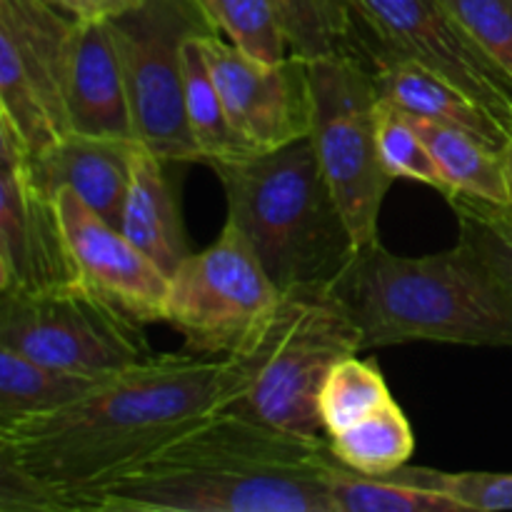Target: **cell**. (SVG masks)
Masks as SVG:
<instances>
[{
    "label": "cell",
    "instance_id": "1",
    "mask_svg": "<svg viewBox=\"0 0 512 512\" xmlns=\"http://www.w3.org/2000/svg\"><path fill=\"white\" fill-rule=\"evenodd\" d=\"M238 358L153 355L105 375L73 403L0 425V458L50 488L63 512L75 490L123 473L245 393Z\"/></svg>",
    "mask_w": 512,
    "mask_h": 512
},
{
    "label": "cell",
    "instance_id": "2",
    "mask_svg": "<svg viewBox=\"0 0 512 512\" xmlns=\"http://www.w3.org/2000/svg\"><path fill=\"white\" fill-rule=\"evenodd\" d=\"M328 438L218 410L123 473L75 490L63 512H330Z\"/></svg>",
    "mask_w": 512,
    "mask_h": 512
},
{
    "label": "cell",
    "instance_id": "3",
    "mask_svg": "<svg viewBox=\"0 0 512 512\" xmlns=\"http://www.w3.org/2000/svg\"><path fill=\"white\" fill-rule=\"evenodd\" d=\"M363 333V350L428 340L512 350V295L465 243L405 258L380 240L358 250L335 283Z\"/></svg>",
    "mask_w": 512,
    "mask_h": 512
},
{
    "label": "cell",
    "instance_id": "4",
    "mask_svg": "<svg viewBox=\"0 0 512 512\" xmlns=\"http://www.w3.org/2000/svg\"><path fill=\"white\" fill-rule=\"evenodd\" d=\"M210 168L225 190L228 220L280 290L343 278L358 248L310 138Z\"/></svg>",
    "mask_w": 512,
    "mask_h": 512
},
{
    "label": "cell",
    "instance_id": "5",
    "mask_svg": "<svg viewBox=\"0 0 512 512\" xmlns=\"http://www.w3.org/2000/svg\"><path fill=\"white\" fill-rule=\"evenodd\" d=\"M363 353V333L335 285L280 290L278 308L258 343L240 355L245 393L225 410L288 433H323L318 395L340 360Z\"/></svg>",
    "mask_w": 512,
    "mask_h": 512
},
{
    "label": "cell",
    "instance_id": "6",
    "mask_svg": "<svg viewBox=\"0 0 512 512\" xmlns=\"http://www.w3.org/2000/svg\"><path fill=\"white\" fill-rule=\"evenodd\" d=\"M313 143L323 178L340 205L355 248L378 243V220L395 175L378 140L380 93L373 68L358 50L308 60Z\"/></svg>",
    "mask_w": 512,
    "mask_h": 512
},
{
    "label": "cell",
    "instance_id": "7",
    "mask_svg": "<svg viewBox=\"0 0 512 512\" xmlns=\"http://www.w3.org/2000/svg\"><path fill=\"white\" fill-rule=\"evenodd\" d=\"M280 288L265 273L243 230L225 218L223 230L170 275L165 323L183 335L185 353L240 358L278 308Z\"/></svg>",
    "mask_w": 512,
    "mask_h": 512
},
{
    "label": "cell",
    "instance_id": "8",
    "mask_svg": "<svg viewBox=\"0 0 512 512\" xmlns=\"http://www.w3.org/2000/svg\"><path fill=\"white\" fill-rule=\"evenodd\" d=\"M110 25L128 80L135 140L163 160L200 163L185 113V43L218 33L200 0H143Z\"/></svg>",
    "mask_w": 512,
    "mask_h": 512
},
{
    "label": "cell",
    "instance_id": "9",
    "mask_svg": "<svg viewBox=\"0 0 512 512\" xmlns=\"http://www.w3.org/2000/svg\"><path fill=\"white\" fill-rule=\"evenodd\" d=\"M143 328L80 285L0 293V348L70 373L105 378L153 358Z\"/></svg>",
    "mask_w": 512,
    "mask_h": 512
},
{
    "label": "cell",
    "instance_id": "10",
    "mask_svg": "<svg viewBox=\"0 0 512 512\" xmlns=\"http://www.w3.org/2000/svg\"><path fill=\"white\" fill-rule=\"evenodd\" d=\"M75 18L48 0H0V118L30 158L70 135L68 63Z\"/></svg>",
    "mask_w": 512,
    "mask_h": 512
},
{
    "label": "cell",
    "instance_id": "11",
    "mask_svg": "<svg viewBox=\"0 0 512 512\" xmlns=\"http://www.w3.org/2000/svg\"><path fill=\"white\" fill-rule=\"evenodd\" d=\"M358 28V50L395 55L453 83L495 118L512 125V78L485 55L443 5V0H350Z\"/></svg>",
    "mask_w": 512,
    "mask_h": 512
},
{
    "label": "cell",
    "instance_id": "12",
    "mask_svg": "<svg viewBox=\"0 0 512 512\" xmlns=\"http://www.w3.org/2000/svg\"><path fill=\"white\" fill-rule=\"evenodd\" d=\"M78 285L58 200L35 175L30 153L0 118V293Z\"/></svg>",
    "mask_w": 512,
    "mask_h": 512
},
{
    "label": "cell",
    "instance_id": "13",
    "mask_svg": "<svg viewBox=\"0 0 512 512\" xmlns=\"http://www.w3.org/2000/svg\"><path fill=\"white\" fill-rule=\"evenodd\" d=\"M203 50L230 125L253 153L308 138L313 128L308 60L290 53L280 63H260L220 33L203 35Z\"/></svg>",
    "mask_w": 512,
    "mask_h": 512
},
{
    "label": "cell",
    "instance_id": "14",
    "mask_svg": "<svg viewBox=\"0 0 512 512\" xmlns=\"http://www.w3.org/2000/svg\"><path fill=\"white\" fill-rule=\"evenodd\" d=\"M55 200L80 288L140 323H165L168 275L73 190H58Z\"/></svg>",
    "mask_w": 512,
    "mask_h": 512
},
{
    "label": "cell",
    "instance_id": "15",
    "mask_svg": "<svg viewBox=\"0 0 512 512\" xmlns=\"http://www.w3.org/2000/svg\"><path fill=\"white\" fill-rule=\"evenodd\" d=\"M65 103L70 133L135 140L128 80L110 20L75 18Z\"/></svg>",
    "mask_w": 512,
    "mask_h": 512
},
{
    "label": "cell",
    "instance_id": "16",
    "mask_svg": "<svg viewBox=\"0 0 512 512\" xmlns=\"http://www.w3.org/2000/svg\"><path fill=\"white\" fill-rule=\"evenodd\" d=\"M135 145L138 140L70 133L30 163L50 193L73 190L100 218L120 228Z\"/></svg>",
    "mask_w": 512,
    "mask_h": 512
},
{
    "label": "cell",
    "instance_id": "17",
    "mask_svg": "<svg viewBox=\"0 0 512 512\" xmlns=\"http://www.w3.org/2000/svg\"><path fill=\"white\" fill-rule=\"evenodd\" d=\"M368 63L385 103L395 105L405 115L453 125V128L478 135L495 148H505L508 128L503 120L495 118L478 100L465 95L433 70L423 68L415 60L395 58V55H368Z\"/></svg>",
    "mask_w": 512,
    "mask_h": 512
},
{
    "label": "cell",
    "instance_id": "18",
    "mask_svg": "<svg viewBox=\"0 0 512 512\" xmlns=\"http://www.w3.org/2000/svg\"><path fill=\"white\" fill-rule=\"evenodd\" d=\"M163 163L165 160L143 143L135 145L133 173H130L120 230L170 278L193 250Z\"/></svg>",
    "mask_w": 512,
    "mask_h": 512
},
{
    "label": "cell",
    "instance_id": "19",
    "mask_svg": "<svg viewBox=\"0 0 512 512\" xmlns=\"http://www.w3.org/2000/svg\"><path fill=\"white\" fill-rule=\"evenodd\" d=\"M408 118L420 138L428 143L430 153L448 183V198L470 195V198L485 200V203L510 208V185L503 150L485 143L483 138L468 133V130L435 123V120L413 118V115Z\"/></svg>",
    "mask_w": 512,
    "mask_h": 512
},
{
    "label": "cell",
    "instance_id": "20",
    "mask_svg": "<svg viewBox=\"0 0 512 512\" xmlns=\"http://www.w3.org/2000/svg\"><path fill=\"white\" fill-rule=\"evenodd\" d=\"M103 378L70 373L0 348V425L73 403Z\"/></svg>",
    "mask_w": 512,
    "mask_h": 512
},
{
    "label": "cell",
    "instance_id": "21",
    "mask_svg": "<svg viewBox=\"0 0 512 512\" xmlns=\"http://www.w3.org/2000/svg\"><path fill=\"white\" fill-rule=\"evenodd\" d=\"M185 113L190 133L198 148L200 163H220L253 155V150L240 140L230 125L220 90L210 73L203 50V35H195L185 43Z\"/></svg>",
    "mask_w": 512,
    "mask_h": 512
},
{
    "label": "cell",
    "instance_id": "22",
    "mask_svg": "<svg viewBox=\"0 0 512 512\" xmlns=\"http://www.w3.org/2000/svg\"><path fill=\"white\" fill-rule=\"evenodd\" d=\"M328 443L345 468L365 475H385L408 465L415 450V433L403 408L390 400L368 418L330 435Z\"/></svg>",
    "mask_w": 512,
    "mask_h": 512
},
{
    "label": "cell",
    "instance_id": "23",
    "mask_svg": "<svg viewBox=\"0 0 512 512\" xmlns=\"http://www.w3.org/2000/svg\"><path fill=\"white\" fill-rule=\"evenodd\" d=\"M330 512H465L440 490L420 488L388 475H365L335 463L328 473Z\"/></svg>",
    "mask_w": 512,
    "mask_h": 512
},
{
    "label": "cell",
    "instance_id": "24",
    "mask_svg": "<svg viewBox=\"0 0 512 512\" xmlns=\"http://www.w3.org/2000/svg\"><path fill=\"white\" fill-rule=\"evenodd\" d=\"M290 53L305 60L358 50V20L350 0H273Z\"/></svg>",
    "mask_w": 512,
    "mask_h": 512
},
{
    "label": "cell",
    "instance_id": "25",
    "mask_svg": "<svg viewBox=\"0 0 512 512\" xmlns=\"http://www.w3.org/2000/svg\"><path fill=\"white\" fill-rule=\"evenodd\" d=\"M390 400H395L393 393L373 360H360L358 355L340 360L330 370L318 395V413L325 438L368 418Z\"/></svg>",
    "mask_w": 512,
    "mask_h": 512
},
{
    "label": "cell",
    "instance_id": "26",
    "mask_svg": "<svg viewBox=\"0 0 512 512\" xmlns=\"http://www.w3.org/2000/svg\"><path fill=\"white\" fill-rule=\"evenodd\" d=\"M218 33L260 63H280L290 55L288 38L273 0H200Z\"/></svg>",
    "mask_w": 512,
    "mask_h": 512
},
{
    "label": "cell",
    "instance_id": "27",
    "mask_svg": "<svg viewBox=\"0 0 512 512\" xmlns=\"http://www.w3.org/2000/svg\"><path fill=\"white\" fill-rule=\"evenodd\" d=\"M458 218V240L468 245L512 295V208L470 195L448 198Z\"/></svg>",
    "mask_w": 512,
    "mask_h": 512
},
{
    "label": "cell",
    "instance_id": "28",
    "mask_svg": "<svg viewBox=\"0 0 512 512\" xmlns=\"http://www.w3.org/2000/svg\"><path fill=\"white\" fill-rule=\"evenodd\" d=\"M378 140L385 165H388V170L395 178L418 180V183L430 185L443 198H448V183H445L428 143L420 138V133L410 123L408 115L395 108V105L385 103L383 98H380Z\"/></svg>",
    "mask_w": 512,
    "mask_h": 512
},
{
    "label": "cell",
    "instance_id": "29",
    "mask_svg": "<svg viewBox=\"0 0 512 512\" xmlns=\"http://www.w3.org/2000/svg\"><path fill=\"white\" fill-rule=\"evenodd\" d=\"M385 475L403 480V483L420 485V488L440 490L458 500L465 512L512 510V473H443V470L403 465Z\"/></svg>",
    "mask_w": 512,
    "mask_h": 512
},
{
    "label": "cell",
    "instance_id": "30",
    "mask_svg": "<svg viewBox=\"0 0 512 512\" xmlns=\"http://www.w3.org/2000/svg\"><path fill=\"white\" fill-rule=\"evenodd\" d=\"M443 5L512 78V0H443Z\"/></svg>",
    "mask_w": 512,
    "mask_h": 512
},
{
    "label": "cell",
    "instance_id": "31",
    "mask_svg": "<svg viewBox=\"0 0 512 512\" xmlns=\"http://www.w3.org/2000/svg\"><path fill=\"white\" fill-rule=\"evenodd\" d=\"M0 510L3 512H60L58 498L50 488L0 458Z\"/></svg>",
    "mask_w": 512,
    "mask_h": 512
},
{
    "label": "cell",
    "instance_id": "32",
    "mask_svg": "<svg viewBox=\"0 0 512 512\" xmlns=\"http://www.w3.org/2000/svg\"><path fill=\"white\" fill-rule=\"evenodd\" d=\"M48 3L78 20H110L128 13L143 0H48Z\"/></svg>",
    "mask_w": 512,
    "mask_h": 512
},
{
    "label": "cell",
    "instance_id": "33",
    "mask_svg": "<svg viewBox=\"0 0 512 512\" xmlns=\"http://www.w3.org/2000/svg\"><path fill=\"white\" fill-rule=\"evenodd\" d=\"M505 170H508V185H510V208H512V125L508 128V140H505Z\"/></svg>",
    "mask_w": 512,
    "mask_h": 512
}]
</instances>
